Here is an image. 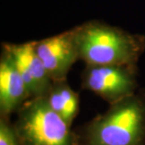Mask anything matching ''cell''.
<instances>
[{
	"mask_svg": "<svg viewBox=\"0 0 145 145\" xmlns=\"http://www.w3.org/2000/svg\"><path fill=\"white\" fill-rule=\"evenodd\" d=\"M31 99L25 82L10 55L3 49L0 58V113L9 118Z\"/></svg>",
	"mask_w": 145,
	"mask_h": 145,
	"instance_id": "obj_7",
	"label": "cell"
},
{
	"mask_svg": "<svg viewBox=\"0 0 145 145\" xmlns=\"http://www.w3.org/2000/svg\"><path fill=\"white\" fill-rule=\"evenodd\" d=\"M14 125L21 145H72L70 125L44 97L31 98L17 112Z\"/></svg>",
	"mask_w": 145,
	"mask_h": 145,
	"instance_id": "obj_3",
	"label": "cell"
},
{
	"mask_svg": "<svg viewBox=\"0 0 145 145\" xmlns=\"http://www.w3.org/2000/svg\"><path fill=\"white\" fill-rule=\"evenodd\" d=\"M79 60L90 65L136 66L145 36L92 20L73 27Z\"/></svg>",
	"mask_w": 145,
	"mask_h": 145,
	"instance_id": "obj_1",
	"label": "cell"
},
{
	"mask_svg": "<svg viewBox=\"0 0 145 145\" xmlns=\"http://www.w3.org/2000/svg\"><path fill=\"white\" fill-rule=\"evenodd\" d=\"M136 72L137 66L86 65L82 87L114 103L136 93Z\"/></svg>",
	"mask_w": 145,
	"mask_h": 145,
	"instance_id": "obj_4",
	"label": "cell"
},
{
	"mask_svg": "<svg viewBox=\"0 0 145 145\" xmlns=\"http://www.w3.org/2000/svg\"><path fill=\"white\" fill-rule=\"evenodd\" d=\"M44 98L50 107L71 125L78 114L80 101L78 94L70 87L67 79L52 81Z\"/></svg>",
	"mask_w": 145,
	"mask_h": 145,
	"instance_id": "obj_8",
	"label": "cell"
},
{
	"mask_svg": "<svg viewBox=\"0 0 145 145\" xmlns=\"http://www.w3.org/2000/svg\"><path fill=\"white\" fill-rule=\"evenodd\" d=\"M35 51L52 81L67 79L73 64L79 60L73 28L33 41Z\"/></svg>",
	"mask_w": 145,
	"mask_h": 145,
	"instance_id": "obj_5",
	"label": "cell"
},
{
	"mask_svg": "<svg viewBox=\"0 0 145 145\" xmlns=\"http://www.w3.org/2000/svg\"><path fill=\"white\" fill-rule=\"evenodd\" d=\"M2 47L14 60L31 98L45 97L52 80L35 51L33 41L22 44L3 43Z\"/></svg>",
	"mask_w": 145,
	"mask_h": 145,
	"instance_id": "obj_6",
	"label": "cell"
},
{
	"mask_svg": "<svg viewBox=\"0 0 145 145\" xmlns=\"http://www.w3.org/2000/svg\"><path fill=\"white\" fill-rule=\"evenodd\" d=\"M0 145H21L14 125L3 116L0 119Z\"/></svg>",
	"mask_w": 145,
	"mask_h": 145,
	"instance_id": "obj_9",
	"label": "cell"
},
{
	"mask_svg": "<svg viewBox=\"0 0 145 145\" xmlns=\"http://www.w3.org/2000/svg\"><path fill=\"white\" fill-rule=\"evenodd\" d=\"M85 145H145V93H135L93 119L84 132Z\"/></svg>",
	"mask_w": 145,
	"mask_h": 145,
	"instance_id": "obj_2",
	"label": "cell"
}]
</instances>
